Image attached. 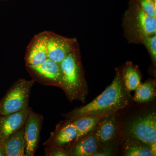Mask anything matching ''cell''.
Listing matches in <instances>:
<instances>
[{
    "instance_id": "cell-14",
    "label": "cell",
    "mask_w": 156,
    "mask_h": 156,
    "mask_svg": "<svg viewBox=\"0 0 156 156\" xmlns=\"http://www.w3.org/2000/svg\"><path fill=\"white\" fill-rule=\"evenodd\" d=\"M3 145L5 147L7 156H25L24 126L11 135Z\"/></svg>"
},
{
    "instance_id": "cell-16",
    "label": "cell",
    "mask_w": 156,
    "mask_h": 156,
    "mask_svg": "<svg viewBox=\"0 0 156 156\" xmlns=\"http://www.w3.org/2000/svg\"><path fill=\"white\" fill-rule=\"evenodd\" d=\"M123 148L125 156H153L149 145L130 136L125 137Z\"/></svg>"
},
{
    "instance_id": "cell-17",
    "label": "cell",
    "mask_w": 156,
    "mask_h": 156,
    "mask_svg": "<svg viewBox=\"0 0 156 156\" xmlns=\"http://www.w3.org/2000/svg\"><path fill=\"white\" fill-rule=\"evenodd\" d=\"M135 91L134 100L137 103H145L151 101L156 96L155 87L151 81H147L140 84Z\"/></svg>"
},
{
    "instance_id": "cell-19",
    "label": "cell",
    "mask_w": 156,
    "mask_h": 156,
    "mask_svg": "<svg viewBox=\"0 0 156 156\" xmlns=\"http://www.w3.org/2000/svg\"><path fill=\"white\" fill-rule=\"evenodd\" d=\"M144 13L156 18V0H132Z\"/></svg>"
},
{
    "instance_id": "cell-12",
    "label": "cell",
    "mask_w": 156,
    "mask_h": 156,
    "mask_svg": "<svg viewBox=\"0 0 156 156\" xmlns=\"http://www.w3.org/2000/svg\"><path fill=\"white\" fill-rule=\"evenodd\" d=\"M115 114L102 117L94 129V135L100 149L112 144L117 131Z\"/></svg>"
},
{
    "instance_id": "cell-10",
    "label": "cell",
    "mask_w": 156,
    "mask_h": 156,
    "mask_svg": "<svg viewBox=\"0 0 156 156\" xmlns=\"http://www.w3.org/2000/svg\"><path fill=\"white\" fill-rule=\"evenodd\" d=\"M46 32L35 35L27 48L24 60L25 66H37L42 64L48 58Z\"/></svg>"
},
{
    "instance_id": "cell-13",
    "label": "cell",
    "mask_w": 156,
    "mask_h": 156,
    "mask_svg": "<svg viewBox=\"0 0 156 156\" xmlns=\"http://www.w3.org/2000/svg\"><path fill=\"white\" fill-rule=\"evenodd\" d=\"M94 130L74 145L70 151V156H94L100 150L94 135Z\"/></svg>"
},
{
    "instance_id": "cell-20",
    "label": "cell",
    "mask_w": 156,
    "mask_h": 156,
    "mask_svg": "<svg viewBox=\"0 0 156 156\" xmlns=\"http://www.w3.org/2000/svg\"><path fill=\"white\" fill-rule=\"evenodd\" d=\"M141 43L145 46L154 63L156 62V34L145 37L141 41Z\"/></svg>"
},
{
    "instance_id": "cell-3",
    "label": "cell",
    "mask_w": 156,
    "mask_h": 156,
    "mask_svg": "<svg viewBox=\"0 0 156 156\" xmlns=\"http://www.w3.org/2000/svg\"><path fill=\"white\" fill-rule=\"evenodd\" d=\"M124 19L127 35L134 41L140 42L145 37L156 34V18L146 14L132 0Z\"/></svg>"
},
{
    "instance_id": "cell-4",
    "label": "cell",
    "mask_w": 156,
    "mask_h": 156,
    "mask_svg": "<svg viewBox=\"0 0 156 156\" xmlns=\"http://www.w3.org/2000/svg\"><path fill=\"white\" fill-rule=\"evenodd\" d=\"M33 80L20 78L14 82L0 100V116L6 115L29 107Z\"/></svg>"
},
{
    "instance_id": "cell-21",
    "label": "cell",
    "mask_w": 156,
    "mask_h": 156,
    "mask_svg": "<svg viewBox=\"0 0 156 156\" xmlns=\"http://www.w3.org/2000/svg\"><path fill=\"white\" fill-rule=\"evenodd\" d=\"M45 153L48 156H70L69 151L63 148H45Z\"/></svg>"
},
{
    "instance_id": "cell-18",
    "label": "cell",
    "mask_w": 156,
    "mask_h": 156,
    "mask_svg": "<svg viewBox=\"0 0 156 156\" xmlns=\"http://www.w3.org/2000/svg\"><path fill=\"white\" fill-rule=\"evenodd\" d=\"M122 76L125 87L129 92L136 90L141 83L139 73L131 65L125 68Z\"/></svg>"
},
{
    "instance_id": "cell-8",
    "label": "cell",
    "mask_w": 156,
    "mask_h": 156,
    "mask_svg": "<svg viewBox=\"0 0 156 156\" xmlns=\"http://www.w3.org/2000/svg\"><path fill=\"white\" fill-rule=\"evenodd\" d=\"M44 118L31 109L24 125L25 156L34 155L40 142Z\"/></svg>"
},
{
    "instance_id": "cell-7",
    "label": "cell",
    "mask_w": 156,
    "mask_h": 156,
    "mask_svg": "<svg viewBox=\"0 0 156 156\" xmlns=\"http://www.w3.org/2000/svg\"><path fill=\"white\" fill-rule=\"evenodd\" d=\"M48 58L60 64L69 54L78 48L76 39L62 36L50 31H45Z\"/></svg>"
},
{
    "instance_id": "cell-15",
    "label": "cell",
    "mask_w": 156,
    "mask_h": 156,
    "mask_svg": "<svg viewBox=\"0 0 156 156\" xmlns=\"http://www.w3.org/2000/svg\"><path fill=\"white\" fill-rule=\"evenodd\" d=\"M101 118L97 116L88 115L71 121L74 124L77 130V136L74 145L80 140L93 131Z\"/></svg>"
},
{
    "instance_id": "cell-22",
    "label": "cell",
    "mask_w": 156,
    "mask_h": 156,
    "mask_svg": "<svg viewBox=\"0 0 156 156\" xmlns=\"http://www.w3.org/2000/svg\"><path fill=\"white\" fill-rule=\"evenodd\" d=\"M114 149V147L113 145V144H112L108 146L100 149L94 156H111L113 153Z\"/></svg>"
},
{
    "instance_id": "cell-11",
    "label": "cell",
    "mask_w": 156,
    "mask_h": 156,
    "mask_svg": "<svg viewBox=\"0 0 156 156\" xmlns=\"http://www.w3.org/2000/svg\"><path fill=\"white\" fill-rule=\"evenodd\" d=\"M31 108H27L21 111L0 116V144L20 130L25 125Z\"/></svg>"
},
{
    "instance_id": "cell-1",
    "label": "cell",
    "mask_w": 156,
    "mask_h": 156,
    "mask_svg": "<svg viewBox=\"0 0 156 156\" xmlns=\"http://www.w3.org/2000/svg\"><path fill=\"white\" fill-rule=\"evenodd\" d=\"M131 101L130 92L125 87L121 73L118 72L112 83L100 95L90 103L75 109L64 116L69 121L88 115L102 118L125 108Z\"/></svg>"
},
{
    "instance_id": "cell-2",
    "label": "cell",
    "mask_w": 156,
    "mask_h": 156,
    "mask_svg": "<svg viewBox=\"0 0 156 156\" xmlns=\"http://www.w3.org/2000/svg\"><path fill=\"white\" fill-rule=\"evenodd\" d=\"M62 76V89L70 101L85 103L88 93L79 49L71 52L60 63Z\"/></svg>"
},
{
    "instance_id": "cell-9",
    "label": "cell",
    "mask_w": 156,
    "mask_h": 156,
    "mask_svg": "<svg viewBox=\"0 0 156 156\" xmlns=\"http://www.w3.org/2000/svg\"><path fill=\"white\" fill-rule=\"evenodd\" d=\"M76 136L74 124L72 121L67 120L63 125L57 126L44 145L45 148L60 147L68 150L66 147L68 146L73 144V147Z\"/></svg>"
},
{
    "instance_id": "cell-5",
    "label": "cell",
    "mask_w": 156,
    "mask_h": 156,
    "mask_svg": "<svg viewBox=\"0 0 156 156\" xmlns=\"http://www.w3.org/2000/svg\"><path fill=\"white\" fill-rule=\"evenodd\" d=\"M126 136L136 138L150 146L156 143V115L149 112L137 116L125 127Z\"/></svg>"
},
{
    "instance_id": "cell-23",
    "label": "cell",
    "mask_w": 156,
    "mask_h": 156,
    "mask_svg": "<svg viewBox=\"0 0 156 156\" xmlns=\"http://www.w3.org/2000/svg\"><path fill=\"white\" fill-rule=\"evenodd\" d=\"M0 156H7L4 146L2 144H0Z\"/></svg>"
},
{
    "instance_id": "cell-6",
    "label": "cell",
    "mask_w": 156,
    "mask_h": 156,
    "mask_svg": "<svg viewBox=\"0 0 156 156\" xmlns=\"http://www.w3.org/2000/svg\"><path fill=\"white\" fill-rule=\"evenodd\" d=\"M29 74L34 82L45 86L62 89V76L60 64L48 58L42 64L25 66Z\"/></svg>"
}]
</instances>
